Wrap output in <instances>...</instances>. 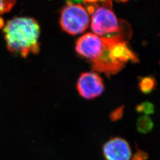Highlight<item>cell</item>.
I'll return each instance as SVG.
<instances>
[{"label":"cell","instance_id":"9","mask_svg":"<svg viewBox=\"0 0 160 160\" xmlns=\"http://www.w3.org/2000/svg\"><path fill=\"white\" fill-rule=\"evenodd\" d=\"M137 111L140 113H143L146 116L148 114H153L154 112V106L152 103L148 102H145L138 105Z\"/></svg>","mask_w":160,"mask_h":160},{"label":"cell","instance_id":"11","mask_svg":"<svg viewBox=\"0 0 160 160\" xmlns=\"http://www.w3.org/2000/svg\"><path fill=\"white\" fill-rule=\"evenodd\" d=\"M121 111H122L121 109L115 111L114 113L112 114V119H114V120H116L118 119L119 118H120V116L122 114V113L121 112Z\"/></svg>","mask_w":160,"mask_h":160},{"label":"cell","instance_id":"8","mask_svg":"<svg viewBox=\"0 0 160 160\" xmlns=\"http://www.w3.org/2000/svg\"><path fill=\"white\" fill-rule=\"evenodd\" d=\"M156 82L152 77H145L140 80L139 87L141 91L144 94H149L154 89Z\"/></svg>","mask_w":160,"mask_h":160},{"label":"cell","instance_id":"7","mask_svg":"<svg viewBox=\"0 0 160 160\" xmlns=\"http://www.w3.org/2000/svg\"><path fill=\"white\" fill-rule=\"evenodd\" d=\"M138 131L141 133H147L154 128V123L148 116L143 115L138 118L137 123Z\"/></svg>","mask_w":160,"mask_h":160},{"label":"cell","instance_id":"10","mask_svg":"<svg viewBox=\"0 0 160 160\" xmlns=\"http://www.w3.org/2000/svg\"><path fill=\"white\" fill-rule=\"evenodd\" d=\"M148 158V154L141 149L137 148V152L133 155L131 160H147Z\"/></svg>","mask_w":160,"mask_h":160},{"label":"cell","instance_id":"3","mask_svg":"<svg viewBox=\"0 0 160 160\" xmlns=\"http://www.w3.org/2000/svg\"><path fill=\"white\" fill-rule=\"evenodd\" d=\"M92 15L91 28L94 34L101 37L119 36L128 40L131 38L129 23L117 18L112 10V1H99Z\"/></svg>","mask_w":160,"mask_h":160},{"label":"cell","instance_id":"6","mask_svg":"<svg viewBox=\"0 0 160 160\" xmlns=\"http://www.w3.org/2000/svg\"><path fill=\"white\" fill-rule=\"evenodd\" d=\"M103 154L106 160H131V148L125 139L113 138L103 145Z\"/></svg>","mask_w":160,"mask_h":160},{"label":"cell","instance_id":"1","mask_svg":"<svg viewBox=\"0 0 160 160\" xmlns=\"http://www.w3.org/2000/svg\"><path fill=\"white\" fill-rule=\"evenodd\" d=\"M128 41L119 36L101 37L87 33L77 41L75 49L91 62L93 71L109 77L119 72L128 62L138 61Z\"/></svg>","mask_w":160,"mask_h":160},{"label":"cell","instance_id":"4","mask_svg":"<svg viewBox=\"0 0 160 160\" xmlns=\"http://www.w3.org/2000/svg\"><path fill=\"white\" fill-rule=\"evenodd\" d=\"M89 22V14L85 7L68 1L61 12L59 23L65 32L75 35L85 32Z\"/></svg>","mask_w":160,"mask_h":160},{"label":"cell","instance_id":"5","mask_svg":"<svg viewBox=\"0 0 160 160\" xmlns=\"http://www.w3.org/2000/svg\"><path fill=\"white\" fill-rule=\"evenodd\" d=\"M77 87L80 95L87 99L100 96L104 89L102 78L93 72H84L81 75Z\"/></svg>","mask_w":160,"mask_h":160},{"label":"cell","instance_id":"12","mask_svg":"<svg viewBox=\"0 0 160 160\" xmlns=\"http://www.w3.org/2000/svg\"><path fill=\"white\" fill-rule=\"evenodd\" d=\"M4 25V22L3 19L0 17V29L3 28Z\"/></svg>","mask_w":160,"mask_h":160},{"label":"cell","instance_id":"2","mask_svg":"<svg viewBox=\"0 0 160 160\" xmlns=\"http://www.w3.org/2000/svg\"><path fill=\"white\" fill-rule=\"evenodd\" d=\"M8 50L22 57L39 51L40 27L29 17H14L7 22L3 29Z\"/></svg>","mask_w":160,"mask_h":160}]
</instances>
